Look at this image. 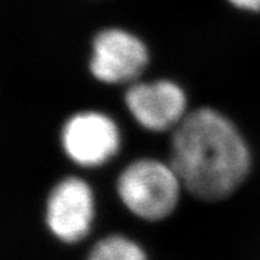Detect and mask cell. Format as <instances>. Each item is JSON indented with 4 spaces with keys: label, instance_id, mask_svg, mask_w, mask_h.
<instances>
[{
    "label": "cell",
    "instance_id": "cell-1",
    "mask_svg": "<svg viewBox=\"0 0 260 260\" xmlns=\"http://www.w3.org/2000/svg\"><path fill=\"white\" fill-rule=\"evenodd\" d=\"M169 161L185 190L210 202L233 194L251 168L250 149L237 125L210 107L189 111L173 129Z\"/></svg>",
    "mask_w": 260,
    "mask_h": 260
},
{
    "label": "cell",
    "instance_id": "cell-2",
    "mask_svg": "<svg viewBox=\"0 0 260 260\" xmlns=\"http://www.w3.org/2000/svg\"><path fill=\"white\" fill-rule=\"evenodd\" d=\"M181 178L171 161L138 158L122 171L116 193L129 213L148 222L162 221L176 210L181 191Z\"/></svg>",
    "mask_w": 260,
    "mask_h": 260
},
{
    "label": "cell",
    "instance_id": "cell-6",
    "mask_svg": "<svg viewBox=\"0 0 260 260\" xmlns=\"http://www.w3.org/2000/svg\"><path fill=\"white\" fill-rule=\"evenodd\" d=\"M94 217V193L82 178H63L50 191L46 202V224L58 241L68 244L83 241L91 230Z\"/></svg>",
    "mask_w": 260,
    "mask_h": 260
},
{
    "label": "cell",
    "instance_id": "cell-8",
    "mask_svg": "<svg viewBox=\"0 0 260 260\" xmlns=\"http://www.w3.org/2000/svg\"><path fill=\"white\" fill-rule=\"evenodd\" d=\"M235 8L247 12H260V0H228Z\"/></svg>",
    "mask_w": 260,
    "mask_h": 260
},
{
    "label": "cell",
    "instance_id": "cell-5",
    "mask_svg": "<svg viewBox=\"0 0 260 260\" xmlns=\"http://www.w3.org/2000/svg\"><path fill=\"white\" fill-rule=\"evenodd\" d=\"M124 102L136 123L152 132L173 131L189 112L186 94L169 79L131 83Z\"/></svg>",
    "mask_w": 260,
    "mask_h": 260
},
{
    "label": "cell",
    "instance_id": "cell-4",
    "mask_svg": "<svg viewBox=\"0 0 260 260\" xmlns=\"http://www.w3.org/2000/svg\"><path fill=\"white\" fill-rule=\"evenodd\" d=\"M149 52L143 40L122 28H106L92 40L90 72L99 82L131 85L148 66Z\"/></svg>",
    "mask_w": 260,
    "mask_h": 260
},
{
    "label": "cell",
    "instance_id": "cell-7",
    "mask_svg": "<svg viewBox=\"0 0 260 260\" xmlns=\"http://www.w3.org/2000/svg\"><path fill=\"white\" fill-rule=\"evenodd\" d=\"M86 260H148V256L131 238L109 235L94 244Z\"/></svg>",
    "mask_w": 260,
    "mask_h": 260
},
{
    "label": "cell",
    "instance_id": "cell-3",
    "mask_svg": "<svg viewBox=\"0 0 260 260\" xmlns=\"http://www.w3.org/2000/svg\"><path fill=\"white\" fill-rule=\"evenodd\" d=\"M122 144L120 129L105 112L86 110L70 116L61 131L66 156L82 168H98L115 157Z\"/></svg>",
    "mask_w": 260,
    "mask_h": 260
}]
</instances>
